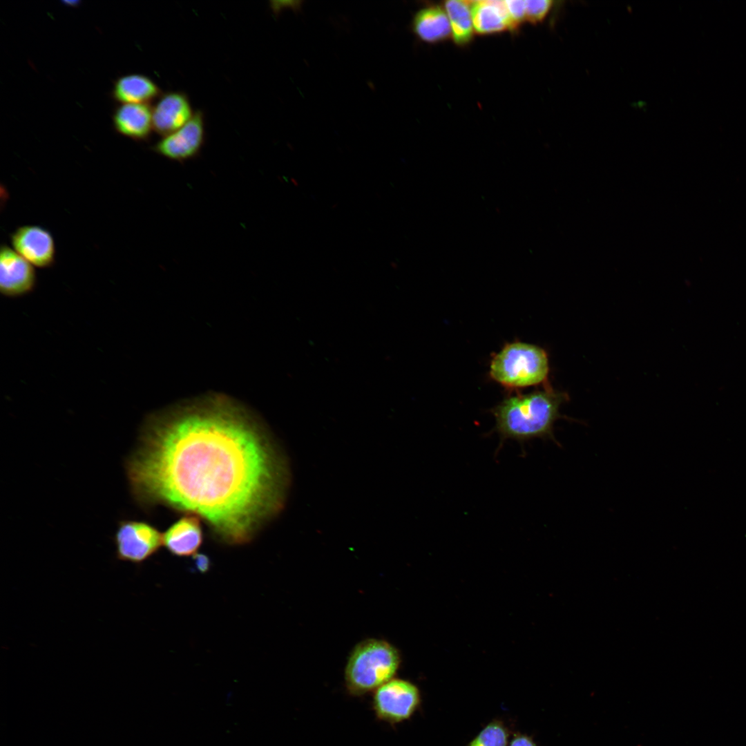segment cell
<instances>
[{"label": "cell", "mask_w": 746, "mask_h": 746, "mask_svg": "<svg viewBox=\"0 0 746 746\" xmlns=\"http://www.w3.org/2000/svg\"><path fill=\"white\" fill-rule=\"evenodd\" d=\"M134 500L204 519L222 542H250L282 508L286 465L259 421L221 395L151 415L125 462Z\"/></svg>", "instance_id": "6da1fadb"}, {"label": "cell", "mask_w": 746, "mask_h": 746, "mask_svg": "<svg viewBox=\"0 0 746 746\" xmlns=\"http://www.w3.org/2000/svg\"><path fill=\"white\" fill-rule=\"evenodd\" d=\"M568 399L566 392L555 390L548 383L542 390L504 398L491 410L495 421L492 432L499 438V448L509 439L517 441L522 448L537 438L557 443L554 425L564 418L560 410Z\"/></svg>", "instance_id": "7a4b0ae2"}, {"label": "cell", "mask_w": 746, "mask_h": 746, "mask_svg": "<svg viewBox=\"0 0 746 746\" xmlns=\"http://www.w3.org/2000/svg\"><path fill=\"white\" fill-rule=\"evenodd\" d=\"M401 662V653L390 642L370 638L357 643L350 651L344 670L348 692L360 696L394 678Z\"/></svg>", "instance_id": "3957f363"}, {"label": "cell", "mask_w": 746, "mask_h": 746, "mask_svg": "<svg viewBox=\"0 0 746 746\" xmlns=\"http://www.w3.org/2000/svg\"><path fill=\"white\" fill-rule=\"evenodd\" d=\"M549 373L546 352L524 342L506 344L493 354L489 366L490 377L509 390L546 385Z\"/></svg>", "instance_id": "277c9868"}, {"label": "cell", "mask_w": 746, "mask_h": 746, "mask_svg": "<svg viewBox=\"0 0 746 746\" xmlns=\"http://www.w3.org/2000/svg\"><path fill=\"white\" fill-rule=\"evenodd\" d=\"M113 542L117 560L141 564L162 545V534L147 522L124 519L117 524Z\"/></svg>", "instance_id": "5b68a950"}, {"label": "cell", "mask_w": 746, "mask_h": 746, "mask_svg": "<svg viewBox=\"0 0 746 746\" xmlns=\"http://www.w3.org/2000/svg\"><path fill=\"white\" fill-rule=\"evenodd\" d=\"M421 702L420 691L414 684L394 678L374 691L372 706L378 718L397 723L410 718Z\"/></svg>", "instance_id": "8992f818"}, {"label": "cell", "mask_w": 746, "mask_h": 746, "mask_svg": "<svg viewBox=\"0 0 746 746\" xmlns=\"http://www.w3.org/2000/svg\"><path fill=\"white\" fill-rule=\"evenodd\" d=\"M205 139V122L201 111L177 131L163 136L153 146L157 154L171 160L183 162L198 155Z\"/></svg>", "instance_id": "52a82bcc"}, {"label": "cell", "mask_w": 746, "mask_h": 746, "mask_svg": "<svg viewBox=\"0 0 746 746\" xmlns=\"http://www.w3.org/2000/svg\"><path fill=\"white\" fill-rule=\"evenodd\" d=\"M10 240L13 249L33 266L45 268L54 263L55 242L47 229L37 225L19 227Z\"/></svg>", "instance_id": "ba28073f"}, {"label": "cell", "mask_w": 746, "mask_h": 746, "mask_svg": "<svg viewBox=\"0 0 746 746\" xmlns=\"http://www.w3.org/2000/svg\"><path fill=\"white\" fill-rule=\"evenodd\" d=\"M36 283L33 265L13 249L3 245L0 251V290L7 296H19L32 290Z\"/></svg>", "instance_id": "9c48e42d"}, {"label": "cell", "mask_w": 746, "mask_h": 746, "mask_svg": "<svg viewBox=\"0 0 746 746\" xmlns=\"http://www.w3.org/2000/svg\"><path fill=\"white\" fill-rule=\"evenodd\" d=\"M190 100L181 91L161 94L152 108L153 131L160 135H167L188 122L193 117Z\"/></svg>", "instance_id": "30bf717a"}, {"label": "cell", "mask_w": 746, "mask_h": 746, "mask_svg": "<svg viewBox=\"0 0 746 746\" xmlns=\"http://www.w3.org/2000/svg\"><path fill=\"white\" fill-rule=\"evenodd\" d=\"M200 519L189 513L181 517L162 534V545L176 556L195 555L203 539Z\"/></svg>", "instance_id": "8fae6325"}, {"label": "cell", "mask_w": 746, "mask_h": 746, "mask_svg": "<svg viewBox=\"0 0 746 746\" xmlns=\"http://www.w3.org/2000/svg\"><path fill=\"white\" fill-rule=\"evenodd\" d=\"M113 123L115 131L135 140H145L153 131L152 108L145 104H122L115 110Z\"/></svg>", "instance_id": "7c38bea8"}, {"label": "cell", "mask_w": 746, "mask_h": 746, "mask_svg": "<svg viewBox=\"0 0 746 746\" xmlns=\"http://www.w3.org/2000/svg\"><path fill=\"white\" fill-rule=\"evenodd\" d=\"M471 15L477 33L486 35L513 30L504 1H471Z\"/></svg>", "instance_id": "4fadbf2b"}, {"label": "cell", "mask_w": 746, "mask_h": 746, "mask_svg": "<svg viewBox=\"0 0 746 746\" xmlns=\"http://www.w3.org/2000/svg\"><path fill=\"white\" fill-rule=\"evenodd\" d=\"M161 90L150 77L142 74L119 77L115 82L112 96L121 104H145L161 95Z\"/></svg>", "instance_id": "5bb4252c"}, {"label": "cell", "mask_w": 746, "mask_h": 746, "mask_svg": "<svg viewBox=\"0 0 746 746\" xmlns=\"http://www.w3.org/2000/svg\"><path fill=\"white\" fill-rule=\"evenodd\" d=\"M412 28L421 40L431 44L443 41L452 33L447 13L438 6L419 10L413 18Z\"/></svg>", "instance_id": "9a60e30c"}, {"label": "cell", "mask_w": 746, "mask_h": 746, "mask_svg": "<svg viewBox=\"0 0 746 746\" xmlns=\"http://www.w3.org/2000/svg\"><path fill=\"white\" fill-rule=\"evenodd\" d=\"M445 10L448 17L455 42L459 46L468 44L473 35L471 15V1L461 0L446 1Z\"/></svg>", "instance_id": "2e32d148"}, {"label": "cell", "mask_w": 746, "mask_h": 746, "mask_svg": "<svg viewBox=\"0 0 746 746\" xmlns=\"http://www.w3.org/2000/svg\"><path fill=\"white\" fill-rule=\"evenodd\" d=\"M510 731L504 722L494 719L466 746H507Z\"/></svg>", "instance_id": "e0dca14e"}, {"label": "cell", "mask_w": 746, "mask_h": 746, "mask_svg": "<svg viewBox=\"0 0 746 746\" xmlns=\"http://www.w3.org/2000/svg\"><path fill=\"white\" fill-rule=\"evenodd\" d=\"M553 3L550 0L525 1L526 20L533 23L541 22L550 12Z\"/></svg>", "instance_id": "ac0fdd59"}, {"label": "cell", "mask_w": 746, "mask_h": 746, "mask_svg": "<svg viewBox=\"0 0 746 746\" xmlns=\"http://www.w3.org/2000/svg\"><path fill=\"white\" fill-rule=\"evenodd\" d=\"M513 30L526 20L525 1H504Z\"/></svg>", "instance_id": "d6986e66"}, {"label": "cell", "mask_w": 746, "mask_h": 746, "mask_svg": "<svg viewBox=\"0 0 746 746\" xmlns=\"http://www.w3.org/2000/svg\"><path fill=\"white\" fill-rule=\"evenodd\" d=\"M508 746H537L533 739L523 734H515Z\"/></svg>", "instance_id": "ffe728a7"}, {"label": "cell", "mask_w": 746, "mask_h": 746, "mask_svg": "<svg viewBox=\"0 0 746 746\" xmlns=\"http://www.w3.org/2000/svg\"><path fill=\"white\" fill-rule=\"evenodd\" d=\"M194 563L196 568L201 573H206L210 567V560L204 554L194 555Z\"/></svg>", "instance_id": "44dd1931"}]
</instances>
